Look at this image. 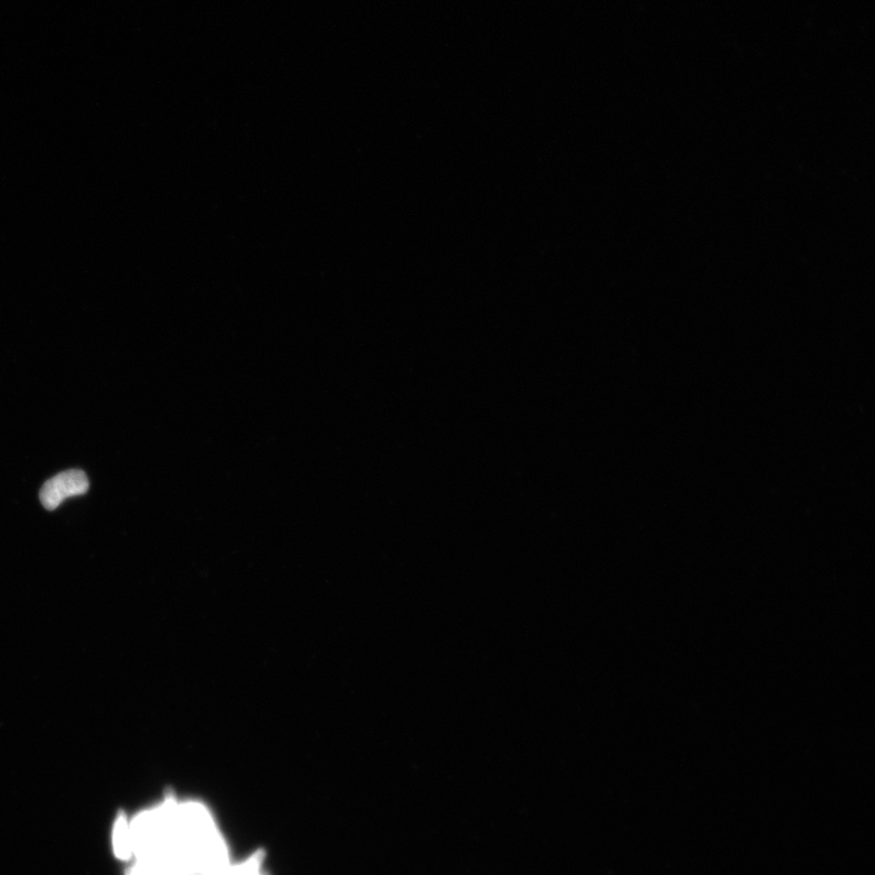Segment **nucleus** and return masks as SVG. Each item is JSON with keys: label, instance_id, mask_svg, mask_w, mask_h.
Returning <instances> with one entry per match:
<instances>
[{"label": "nucleus", "instance_id": "f257e3e1", "mask_svg": "<svg viewBox=\"0 0 875 875\" xmlns=\"http://www.w3.org/2000/svg\"><path fill=\"white\" fill-rule=\"evenodd\" d=\"M231 862L227 839L212 811L195 800L178 802L172 846L159 867L170 864L189 875H220Z\"/></svg>", "mask_w": 875, "mask_h": 875}, {"label": "nucleus", "instance_id": "f03ea898", "mask_svg": "<svg viewBox=\"0 0 875 875\" xmlns=\"http://www.w3.org/2000/svg\"><path fill=\"white\" fill-rule=\"evenodd\" d=\"M89 490L87 475L80 469H70L47 480L41 487L39 498L48 511L57 510L69 498L80 496Z\"/></svg>", "mask_w": 875, "mask_h": 875}, {"label": "nucleus", "instance_id": "7ed1b4c3", "mask_svg": "<svg viewBox=\"0 0 875 875\" xmlns=\"http://www.w3.org/2000/svg\"><path fill=\"white\" fill-rule=\"evenodd\" d=\"M111 847L117 860L130 863L134 859L130 817L120 814L111 830Z\"/></svg>", "mask_w": 875, "mask_h": 875}, {"label": "nucleus", "instance_id": "20e7f679", "mask_svg": "<svg viewBox=\"0 0 875 875\" xmlns=\"http://www.w3.org/2000/svg\"><path fill=\"white\" fill-rule=\"evenodd\" d=\"M264 861V852L259 850L242 861H232L230 866L220 875H269L265 871Z\"/></svg>", "mask_w": 875, "mask_h": 875}, {"label": "nucleus", "instance_id": "39448f33", "mask_svg": "<svg viewBox=\"0 0 875 875\" xmlns=\"http://www.w3.org/2000/svg\"><path fill=\"white\" fill-rule=\"evenodd\" d=\"M125 875H157L156 870L147 862L133 860L130 862Z\"/></svg>", "mask_w": 875, "mask_h": 875}]
</instances>
